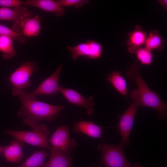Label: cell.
<instances>
[{"mask_svg":"<svg viewBox=\"0 0 167 167\" xmlns=\"http://www.w3.org/2000/svg\"><path fill=\"white\" fill-rule=\"evenodd\" d=\"M18 96L22 106L17 112V116L32 129L40 122L47 120L51 122L64 109L63 105H55L39 101L36 97L28 98L22 95Z\"/></svg>","mask_w":167,"mask_h":167,"instance_id":"6da1fadb","label":"cell"},{"mask_svg":"<svg viewBox=\"0 0 167 167\" xmlns=\"http://www.w3.org/2000/svg\"><path fill=\"white\" fill-rule=\"evenodd\" d=\"M141 69L140 65L135 62L126 73V76L134 81L137 86L139 107L145 106L156 109L158 112V118L161 121H164L167 118V103L160 99L158 93L152 91L149 88L142 78Z\"/></svg>","mask_w":167,"mask_h":167,"instance_id":"7a4b0ae2","label":"cell"},{"mask_svg":"<svg viewBox=\"0 0 167 167\" xmlns=\"http://www.w3.org/2000/svg\"><path fill=\"white\" fill-rule=\"evenodd\" d=\"M32 131L6 130L4 132L19 141L30 145L50 149L47 137L49 132L45 124H38Z\"/></svg>","mask_w":167,"mask_h":167,"instance_id":"3957f363","label":"cell"},{"mask_svg":"<svg viewBox=\"0 0 167 167\" xmlns=\"http://www.w3.org/2000/svg\"><path fill=\"white\" fill-rule=\"evenodd\" d=\"M123 144H99L98 150L101 153V161L105 167H146L136 163L132 164L126 158Z\"/></svg>","mask_w":167,"mask_h":167,"instance_id":"277c9868","label":"cell"},{"mask_svg":"<svg viewBox=\"0 0 167 167\" xmlns=\"http://www.w3.org/2000/svg\"><path fill=\"white\" fill-rule=\"evenodd\" d=\"M38 67L34 62L28 61L23 63L14 72L12 73L8 80L12 87V95L18 96L25 92L27 88L32 84L30 78Z\"/></svg>","mask_w":167,"mask_h":167,"instance_id":"5b68a950","label":"cell"},{"mask_svg":"<svg viewBox=\"0 0 167 167\" xmlns=\"http://www.w3.org/2000/svg\"><path fill=\"white\" fill-rule=\"evenodd\" d=\"M130 95L134 102L123 114L118 116L120 120L118 128L122 138L121 143L124 147L129 145L130 135L133 126L135 115L140 105L137 89L132 91L130 93Z\"/></svg>","mask_w":167,"mask_h":167,"instance_id":"8992f818","label":"cell"},{"mask_svg":"<svg viewBox=\"0 0 167 167\" xmlns=\"http://www.w3.org/2000/svg\"><path fill=\"white\" fill-rule=\"evenodd\" d=\"M68 126L64 125L58 128L51 135L49 143L51 147L70 155L77 143L73 138L69 137Z\"/></svg>","mask_w":167,"mask_h":167,"instance_id":"52a82bcc","label":"cell"},{"mask_svg":"<svg viewBox=\"0 0 167 167\" xmlns=\"http://www.w3.org/2000/svg\"><path fill=\"white\" fill-rule=\"evenodd\" d=\"M63 65L60 64L55 71L44 80L34 91L30 92H23L19 95L28 98H34L40 95L51 96L57 95L59 92L58 84L60 74Z\"/></svg>","mask_w":167,"mask_h":167,"instance_id":"ba28073f","label":"cell"},{"mask_svg":"<svg viewBox=\"0 0 167 167\" xmlns=\"http://www.w3.org/2000/svg\"><path fill=\"white\" fill-rule=\"evenodd\" d=\"M42 17L33 14L14 23L12 28L20 36L27 38L37 36L40 33Z\"/></svg>","mask_w":167,"mask_h":167,"instance_id":"9c48e42d","label":"cell"},{"mask_svg":"<svg viewBox=\"0 0 167 167\" xmlns=\"http://www.w3.org/2000/svg\"><path fill=\"white\" fill-rule=\"evenodd\" d=\"M59 92L66 98L69 103L84 107L86 109L87 113L89 115L94 112L93 106L95 105L92 101L93 96L85 98L77 91L59 86Z\"/></svg>","mask_w":167,"mask_h":167,"instance_id":"30bf717a","label":"cell"},{"mask_svg":"<svg viewBox=\"0 0 167 167\" xmlns=\"http://www.w3.org/2000/svg\"><path fill=\"white\" fill-rule=\"evenodd\" d=\"M24 143L16 139L10 141V144L4 146L2 156L7 162L17 164L25 157L23 149Z\"/></svg>","mask_w":167,"mask_h":167,"instance_id":"8fae6325","label":"cell"},{"mask_svg":"<svg viewBox=\"0 0 167 167\" xmlns=\"http://www.w3.org/2000/svg\"><path fill=\"white\" fill-rule=\"evenodd\" d=\"M24 5L54 13L58 17L63 16L65 12V9L59 4L58 0H27L24 1Z\"/></svg>","mask_w":167,"mask_h":167,"instance_id":"7c38bea8","label":"cell"},{"mask_svg":"<svg viewBox=\"0 0 167 167\" xmlns=\"http://www.w3.org/2000/svg\"><path fill=\"white\" fill-rule=\"evenodd\" d=\"M33 13L28 11L25 6L21 5L13 8H0V21L8 20L16 23Z\"/></svg>","mask_w":167,"mask_h":167,"instance_id":"4fadbf2b","label":"cell"},{"mask_svg":"<svg viewBox=\"0 0 167 167\" xmlns=\"http://www.w3.org/2000/svg\"><path fill=\"white\" fill-rule=\"evenodd\" d=\"M128 38L126 41L128 46V50L131 54H134L138 48L144 45L148 34L139 25H136L134 29L128 34Z\"/></svg>","mask_w":167,"mask_h":167,"instance_id":"5bb4252c","label":"cell"},{"mask_svg":"<svg viewBox=\"0 0 167 167\" xmlns=\"http://www.w3.org/2000/svg\"><path fill=\"white\" fill-rule=\"evenodd\" d=\"M49 161L43 167H71L72 158L69 155L51 147Z\"/></svg>","mask_w":167,"mask_h":167,"instance_id":"9a60e30c","label":"cell"},{"mask_svg":"<svg viewBox=\"0 0 167 167\" xmlns=\"http://www.w3.org/2000/svg\"><path fill=\"white\" fill-rule=\"evenodd\" d=\"M73 128L74 132L77 133H83L90 137L101 139L102 127L94 124L92 121L75 122Z\"/></svg>","mask_w":167,"mask_h":167,"instance_id":"2e32d148","label":"cell"},{"mask_svg":"<svg viewBox=\"0 0 167 167\" xmlns=\"http://www.w3.org/2000/svg\"><path fill=\"white\" fill-rule=\"evenodd\" d=\"M121 73L115 71L109 74L106 80L109 82L113 88L127 99L128 88L126 80L121 75Z\"/></svg>","mask_w":167,"mask_h":167,"instance_id":"e0dca14e","label":"cell"},{"mask_svg":"<svg viewBox=\"0 0 167 167\" xmlns=\"http://www.w3.org/2000/svg\"><path fill=\"white\" fill-rule=\"evenodd\" d=\"M49 155L45 150H36L19 167H43Z\"/></svg>","mask_w":167,"mask_h":167,"instance_id":"ac0fdd59","label":"cell"},{"mask_svg":"<svg viewBox=\"0 0 167 167\" xmlns=\"http://www.w3.org/2000/svg\"><path fill=\"white\" fill-rule=\"evenodd\" d=\"M165 41L159 32L153 30L148 34L144 47L151 51L156 49L161 51L164 48Z\"/></svg>","mask_w":167,"mask_h":167,"instance_id":"d6986e66","label":"cell"},{"mask_svg":"<svg viewBox=\"0 0 167 167\" xmlns=\"http://www.w3.org/2000/svg\"><path fill=\"white\" fill-rule=\"evenodd\" d=\"M13 39L11 37L0 35V52L5 59L13 57L16 54Z\"/></svg>","mask_w":167,"mask_h":167,"instance_id":"ffe728a7","label":"cell"},{"mask_svg":"<svg viewBox=\"0 0 167 167\" xmlns=\"http://www.w3.org/2000/svg\"><path fill=\"white\" fill-rule=\"evenodd\" d=\"M67 49L72 54V59L75 60L80 56H85L91 59V49L87 41L73 47L68 46Z\"/></svg>","mask_w":167,"mask_h":167,"instance_id":"44dd1931","label":"cell"},{"mask_svg":"<svg viewBox=\"0 0 167 167\" xmlns=\"http://www.w3.org/2000/svg\"><path fill=\"white\" fill-rule=\"evenodd\" d=\"M151 51L145 47H141L137 49L134 54L141 64L148 65L152 62V54Z\"/></svg>","mask_w":167,"mask_h":167,"instance_id":"7402d4cb","label":"cell"},{"mask_svg":"<svg viewBox=\"0 0 167 167\" xmlns=\"http://www.w3.org/2000/svg\"><path fill=\"white\" fill-rule=\"evenodd\" d=\"M0 35L6 36L12 38L14 40L17 41L19 44L24 43L27 38L22 36L12 28L0 24Z\"/></svg>","mask_w":167,"mask_h":167,"instance_id":"603a6c76","label":"cell"},{"mask_svg":"<svg viewBox=\"0 0 167 167\" xmlns=\"http://www.w3.org/2000/svg\"><path fill=\"white\" fill-rule=\"evenodd\" d=\"M91 49V59H96L99 58L101 55L103 47L101 44L93 40L87 41Z\"/></svg>","mask_w":167,"mask_h":167,"instance_id":"cb8c5ba5","label":"cell"},{"mask_svg":"<svg viewBox=\"0 0 167 167\" xmlns=\"http://www.w3.org/2000/svg\"><path fill=\"white\" fill-rule=\"evenodd\" d=\"M62 6H74L76 8H79L89 3L88 0H58Z\"/></svg>","mask_w":167,"mask_h":167,"instance_id":"d4e9b609","label":"cell"},{"mask_svg":"<svg viewBox=\"0 0 167 167\" xmlns=\"http://www.w3.org/2000/svg\"><path fill=\"white\" fill-rule=\"evenodd\" d=\"M24 4V1L20 0H0L2 7L14 8Z\"/></svg>","mask_w":167,"mask_h":167,"instance_id":"484cf974","label":"cell"},{"mask_svg":"<svg viewBox=\"0 0 167 167\" xmlns=\"http://www.w3.org/2000/svg\"><path fill=\"white\" fill-rule=\"evenodd\" d=\"M160 4L162 6L164 7L165 9V10L167 9V0H159Z\"/></svg>","mask_w":167,"mask_h":167,"instance_id":"4316f807","label":"cell"},{"mask_svg":"<svg viewBox=\"0 0 167 167\" xmlns=\"http://www.w3.org/2000/svg\"><path fill=\"white\" fill-rule=\"evenodd\" d=\"M4 147V146H0V156H2Z\"/></svg>","mask_w":167,"mask_h":167,"instance_id":"83f0119b","label":"cell"},{"mask_svg":"<svg viewBox=\"0 0 167 167\" xmlns=\"http://www.w3.org/2000/svg\"><path fill=\"white\" fill-rule=\"evenodd\" d=\"M95 167H101V166L99 164H97L95 165Z\"/></svg>","mask_w":167,"mask_h":167,"instance_id":"f1b7e54d","label":"cell"}]
</instances>
